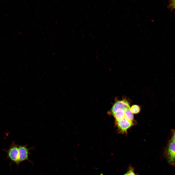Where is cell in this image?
Masks as SVG:
<instances>
[{
  "instance_id": "cell-1",
  "label": "cell",
  "mask_w": 175,
  "mask_h": 175,
  "mask_svg": "<svg viewBox=\"0 0 175 175\" xmlns=\"http://www.w3.org/2000/svg\"><path fill=\"white\" fill-rule=\"evenodd\" d=\"M166 156L170 164L175 162V141L170 140L166 149Z\"/></svg>"
},
{
  "instance_id": "cell-2",
  "label": "cell",
  "mask_w": 175,
  "mask_h": 175,
  "mask_svg": "<svg viewBox=\"0 0 175 175\" xmlns=\"http://www.w3.org/2000/svg\"><path fill=\"white\" fill-rule=\"evenodd\" d=\"M115 121L120 132L123 133H126L127 130L133 125V122L129 121L125 117Z\"/></svg>"
},
{
  "instance_id": "cell-3",
  "label": "cell",
  "mask_w": 175,
  "mask_h": 175,
  "mask_svg": "<svg viewBox=\"0 0 175 175\" xmlns=\"http://www.w3.org/2000/svg\"><path fill=\"white\" fill-rule=\"evenodd\" d=\"M129 107H130L129 103L126 99L117 100L113 105L109 113L112 115L118 109H125Z\"/></svg>"
},
{
  "instance_id": "cell-4",
  "label": "cell",
  "mask_w": 175,
  "mask_h": 175,
  "mask_svg": "<svg viewBox=\"0 0 175 175\" xmlns=\"http://www.w3.org/2000/svg\"><path fill=\"white\" fill-rule=\"evenodd\" d=\"M18 158L20 163L25 160H27L32 164V162L29 159L30 149L28 148L26 145L19 146H18Z\"/></svg>"
},
{
  "instance_id": "cell-5",
  "label": "cell",
  "mask_w": 175,
  "mask_h": 175,
  "mask_svg": "<svg viewBox=\"0 0 175 175\" xmlns=\"http://www.w3.org/2000/svg\"><path fill=\"white\" fill-rule=\"evenodd\" d=\"M8 157L13 161L17 165L19 164L18 158V146L13 143L8 150Z\"/></svg>"
},
{
  "instance_id": "cell-6",
  "label": "cell",
  "mask_w": 175,
  "mask_h": 175,
  "mask_svg": "<svg viewBox=\"0 0 175 175\" xmlns=\"http://www.w3.org/2000/svg\"><path fill=\"white\" fill-rule=\"evenodd\" d=\"M125 109H118L112 115L115 119V121L121 120L125 117L124 110Z\"/></svg>"
},
{
  "instance_id": "cell-7",
  "label": "cell",
  "mask_w": 175,
  "mask_h": 175,
  "mask_svg": "<svg viewBox=\"0 0 175 175\" xmlns=\"http://www.w3.org/2000/svg\"><path fill=\"white\" fill-rule=\"evenodd\" d=\"M130 109V107L124 110L125 117L129 121L133 122L134 116Z\"/></svg>"
},
{
  "instance_id": "cell-8",
  "label": "cell",
  "mask_w": 175,
  "mask_h": 175,
  "mask_svg": "<svg viewBox=\"0 0 175 175\" xmlns=\"http://www.w3.org/2000/svg\"><path fill=\"white\" fill-rule=\"evenodd\" d=\"M130 109L133 114H136L139 113L140 111V106L137 105H132Z\"/></svg>"
},
{
  "instance_id": "cell-9",
  "label": "cell",
  "mask_w": 175,
  "mask_h": 175,
  "mask_svg": "<svg viewBox=\"0 0 175 175\" xmlns=\"http://www.w3.org/2000/svg\"><path fill=\"white\" fill-rule=\"evenodd\" d=\"M127 173L128 175H136L134 172V169L131 166H129L128 171Z\"/></svg>"
},
{
  "instance_id": "cell-10",
  "label": "cell",
  "mask_w": 175,
  "mask_h": 175,
  "mask_svg": "<svg viewBox=\"0 0 175 175\" xmlns=\"http://www.w3.org/2000/svg\"><path fill=\"white\" fill-rule=\"evenodd\" d=\"M169 8L172 9H175V0H171L169 2Z\"/></svg>"
},
{
  "instance_id": "cell-11",
  "label": "cell",
  "mask_w": 175,
  "mask_h": 175,
  "mask_svg": "<svg viewBox=\"0 0 175 175\" xmlns=\"http://www.w3.org/2000/svg\"><path fill=\"white\" fill-rule=\"evenodd\" d=\"M171 140L175 141V129L173 131L172 137Z\"/></svg>"
},
{
  "instance_id": "cell-12",
  "label": "cell",
  "mask_w": 175,
  "mask_h": 175,
  "mask_svg": "<svg viewBox=\"0 0 175 175\" xmlns=\"http://www.w3.org/2000/svg\"><path fill=\"white\" fill-rule=\"evenodd\" d=\"M128 175L127 173H126V174H124V175Z\"/></svg>"
}]
</instances>
